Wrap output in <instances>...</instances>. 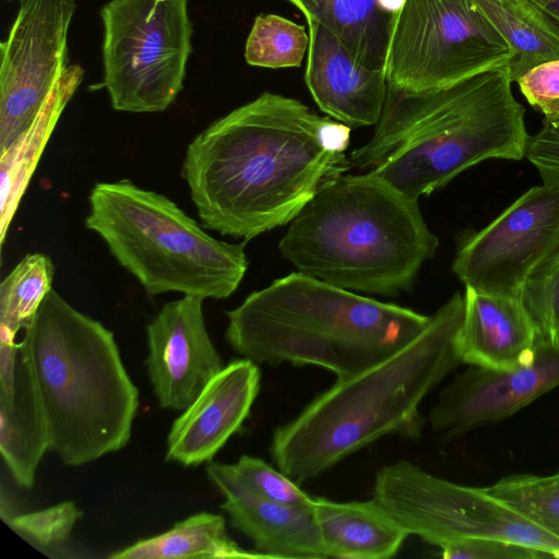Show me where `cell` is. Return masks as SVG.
Wrapping results in <instances>:
<instances>
[{
  "mask_svg": "<svg viewBox=\"0 0 559 559\" xmlns=\"http://www.w3.org/2000/svg\"><path fill=\"white\" fill-rule=\"evenodd\" d=\"M350 127L264 92L199 133L181 175L201 224L250 240L290 223L350 167Z\"/></svg>",
  "mask_w": 559,
  "mask_h": 559,
  "instance_id": "obj_1",
  "label": "cell"
},
{
  "mask_svg": "<svg viewBox=\"0 0 559 559\" xmlns=\"http://www.w3.org/2000/svg\"><path fill=\"white\" fill-rule=\"evenodd\" d=\"M512 83L506 64L432 90L389 85L373 135L350 153L352 166L418 201L485 160H521L531 135Z\"/></svg>",
  "mask_w": 559,
  "mask_h": 559,
  "instance_id": "obj_2",
  "label": "cell"
},
{
  "mask_svg": "<svg viewBox=\"0 0 559 559\" xmlns=\"http://www.w3.org/2000/svg\"><path fill=\"white\" fill-rule=\"evenodd\" d=\"M464 294L455 292L407 344L340 378L294 419L275 428L270 453L297 484L313 479L376 440L421 437L424 399L460 364Z\"/></svg>",
  "mask_w": 559,
  "mask_h": 559,
  "instance_id": "obj_3",
  "label": "cell"
},
{
  "mask_svg": "<svg viewBox=\"0 0 559 559\" xmlns=\"http://www.w3.org/2000/svg\"><path fill=\"white\" fill-rule=\"evenodd\" d=\"M225 338L238 355L277 367L317 366L337 379L386 358L430 316L293 272L226 312Z\"/></svg>",
  "mask_w": 559,
  "mask_h": 559,
  "instance_id": "obj_4",
  "label": "cell"
},
{
  "mask_svg": "<svg viewBox=\"0 0 559 559\" xmlns=\"http://www.w3.org/2000/svg\"><path fill=\"white\" fill-rule=\"evenodd\" d=\"M438 245L417 200L365 173L322 186L290 222L278 249L305 275L394 297L409 289Z\"/></svg>",
  "mask_w": 559,
  "mask_h": 559,
  "instance_id": "obj_5",
  "label": "cell"
},
{
  "mask_svg": "<svg viewBox=\"0 0 559 559\" xmlns=\"http://www.w3.org/2000/svg\"><path fill=\"white\" fill-rule=\"evenodd\" d=\"M20 342L45 413L50 450L82 466L123 449L139 409V390L114 333L53 288Z\"/></svg>",
  "mask_w": 559,
  "mask_h": 559,
  "instance_id": "obj_6",
  "label": "cell"
},
{
  "mask_svg": "<svg viewBox=\"0 0 559 559\" xmlns=\"http://www.w3.org/2000/svg\"><path fill=\"white\" fill-rule=\"evenodd\" d=\"M88 202L86 227L148 295L224 299L247 272L243 243L212 237L166 195L121 180L97 182Z\"/></svg>",
  "mask_w": 559,
  "mask_h": 559,
  "instance_id": "obj_7",
  "label": "cell"
},
{
  "mask_svg": "<svg viewBox=\"0 0 559 559\" xmlns=\"http://www.w3.org/2000/svg\"><path fill=\"white\" fill-rule=\"evenodd\" d=\"M373 498L408 535L440 549L464 540L498 539L559 558V537L487 487L456 484L408 461L378 469Z\"/></svg>",
  "mask_w": 559,
  "mask_h": 559,
  "instance_id": "obj_8",
  "label": "cell"
},
{
  "mask_svg": "<svg viewBox=\"0 0 559 559\" xmlns=\"http://www.w3.org/2000/svg\"><path fill=\"white\" fill-rule=\"evenodd\" d=\"M0 45V156L32 132L50 134L84 70L67 63L75 0H19Z\"/></svg>",
  "mask_w": 559,
  "mask_h": 559,
  "instance_id": "obj_9",
  "label": "cell"
},
{
  "mask_svg": "<svg viewBox=\"0 0 559 559\" xmlns=\"http://www.w3.org/2000/svg\"><path fill=\"white\" fill-rule=\"evenodd\" d=\"M104 86L119 111L159 112L183 87L188 0H111L100 10Z\"/></svg>",
  "mask_w": 559,
  "mask_h": 559,
  "instance_id": "obj_10",
  "label": "cell"
},
{
  "mask_svg": "<svg viewBox=\"0 0 559 559\" xmlns=\"http://www.w3.org/2000/svg\"><path fill=\"white\" fill-rule=\"evenodd\" d=\"M512 56L507 39L472 0H405L385 75L391 86L426 91L508 66Z\"/></svg>",
  "mask_w": 559,
  "mask_h": 559,
  "instance_id": "obj_11",
  "label": "cell"
},
{
  "mask_svg": "<svg viewBox=\"0 0 559 559\" xmlns=\"http://www.w3.org/2000/svg\"><path fill=\"white\" fill-rule=\"evenodd\" d=\"M559 253V190L522 193L459 247L452 271L477 290L520 297L531 276Z\"/></svg>",
  "mask_w": 559,
  "mask_h": 559,
  "instance_id": "obj_12",
  "label": "cell"
},
{
  "mask_svg": "<svg viewBox=\"0 0 559 559\" xmlns=\"http://www.w3.org/2000/svg\"><path fill=\"white\" fill-rule=\"evenodd\" d=\"M559 386V346L538 338L532 361L514 369L469 366L442 389L428 415L445 439L502 421Z\"/></svg>",
  "mask_w": 559,
  "mask_h": 559,
  "instance_id": "obj_13",
  "label": "cell"
},
{
  "mask_svg": "<svg viewBox=\"0 0 559 559\" xmlns=\"http://www.w3.org/2000/svg\"><path fill=\"white\" fill-rule=\"evenodd\" d=\"M203 300L169 301L145 328V367L162 408L183 412L224 368L205 326Z\"/></svg>",
  "mask_w": 559,
  "mask_h": 559,
  "instance_id": "obj_14",
  "label": "cell"
},
{
  "mask_svg": "<svg viewBox=\"0 0 559 559\" xmlns=\"http://www.w3.org/2000/svg\"><path fill=\"white\" fill-rule=\"evenodd\" d=\"M260 380V369L251 359L224 366L171 424L166 459L187 467L212 461L249 416Z\"/></svg>",
  "mask_w": 559,
  "mask_h": 559,
  "instance_id": "obj_15",
  "label": "cell"
},
{
  "mask_svg": "<svg viewBox=\"0 0 559 559\" xmlns=\"http://www.w3.org/2000/svg\"><path fill=\"white\" fill-rule=\"evenodd\" d=\"M305 19L309 34L305 81L313 100L348 127L376 126L388 94L385 72L365 68L329 29L310 16Z\"/></svg>",
  "mask_w": 559,
  "mask_h": 559,
  "instance_id": "obj_16",
  "label": "cell"
},
{
  "mask_svg": "<svg viewBox=\"0 0 559 559\" xmlns=\"http://www.w3.org/2000/svg\"><path fill=\"white\" fill-rule=\"evenodd\" d=\"M538 335L521 298L465 286L464 314L457 337L463 364L514 369L534 358Z\"/></svg>",
  "mask_w": 559,
  "mask_h": 559,
  "instance_id": "obj_17",
  "label": "cell"
},
{
  "mask_svg": "<svg viewBox=\"0 0 559 559\" xmlns=\"http://www.w3.org/2000/svg\"><path fill=\"white\" fill-rule=\"evenodd\" d=\"M47 450V421L21 343L0 342V451L19 486L33 487Z\"/></svg>",
  "mask_w": 559,
  "mask_h": 559,
  "instance_id": "obj_18",
  "label": "cell"
},
{
  "mask_svg": "<svg viewBox=\"0 0 559 559\" xmlns=\"http://www.w3.org/2000/svg\"><path fill=\"white\" fill-rule=\"evenodd\" d=\"M221 504L231 526L247 536L264 558H328L311 508L261 498L241 487L223 486Z\"/></svg>",
  "mask_w": 559,
  "mask_h": 559,
  "instance_id": "obj_19",
  "label": "cell"
},
{
  "mask_svg": "<svg viewBox=\"0 0 559 559\" xmlns=\"http://www.w3.org/2000/svg\"><path fill=\"white\" fill-rule=\"evenodd\" d=\"M313 513L328 558L388 559L408 536L374 498L335 502L317 497Z\"/></svg>",
  "mask_w": 559,
  "mask_h": 559,
  "instance_id": "obj_20",
  "label": "cell"
},
{
  "mask_svg": "<svg viewBox=\"0 0 559 559\" xmlns=\"http://www.w3.org/2000/svg\"><path fill=\"white\" fill-rule=\"evenodd\" d=\"M329 29L356 61L385 72L397 17L405 0H286Z\"/></svg>",
  "mask_w": 559,
  "mask_h": 559,
  "instance_id": "obj_21",
  "label": "cell"
},
{
  "mask_svg": "<svg viewBox=\"0 0 559 559\" xmlns=\"http://www.w3.org/2000/svg\"><path fill=\"white\" fill-rule=\"evenodd\" d=\"M509 43L516 82L532 68L559 59V24L536 0H472Z\"/></svg>",
  "mask_w": 559,
  "mask_h": 559,
  "instance_id": "obj_22",
  "label": "cell"
},
{
  "mask_svg": "<svg viewBox=\"0 0 559 559\" xmlns=\"http://www.w3.org/2000/svg\"><path fill=\"white\" fill-rule=\"evenodd\" d=\"M110 559H257L255 550L240 547L228 534L225 518L199 512L168 531L117 550Z\"/></svg>",
  "mask_w": 559,
  "mask_h": 559,
  "instance_id": "obj_23",
  "label": "cell"
},
{
  "mask_svg": "<svg viewBox=\"0 0 559 559\" xmlns=\"http://www.w3.org/2000/svg\"><path fill=\"white\" fill-rule=\"evenodd\" d=\"M55 267L44 253L25 255L0 284V342L14 343L52 289Z\"/></svg>",
  "mask_w": 559,
  "mask_h": 559,
  "instance_id": "obj_24",
  "label": "cell"
},
{
  "mask_svg": "<svg viewBox=\"0 0 559 559\" xmlns=\"http://www.w3.org/2000/svg\"><path fill=\"white\" fill-rule=\"evenodd\" d=\"M209 479L218 489L241 487L261 498L297 508H311L313 498L305 493L290 477L265 461L241 455L236 463L210 461L205 467Z\"/></svg>",
  "mask_w": 559,
  "mask_h": 559,
  "instance_id": "obj_25",
  "label": "cell"
},
{
  "mask_svg": "<svg viewBox=\"0 0 559 559\" xmlns=\"http://www.w3.org/2000/svg\"><path fill=\"white\" fill-rule=\"evenodd\" d=\"M308 47L305 26L277 14H260L248 35L245 59L260 68H298Z\"/></svg>",
  "mask_w": 559,
  "mask_h": 559,
  "instance_id": "obj_26",
  "label": "cell"
},
{
  "mask_svg": "<svg viewBox=\"0 0 559 559\" xmlns=\"http://www.w3.org/2000/svg\"><path fill=\"white\" fill-rule=\"evenodd\" d=\"M487 488L559 537V468L548 475L510 474Z\"/></svg>",
  "mask_w": 559,
  "mask_h": 559,
  "instance_id": "obj_27",
  "label": "cell"
},
{
  "mask_svg": "<svg viewBox=\"0 0 559 559\" xmlns=\"http://www.w3.org/2000/svg\"><path fill=\"white\" fill-rule=\"evenodd\" d=\"M520 298L538 338L559 346V253L531 276Z\"/></svg>",
  "mask_w": 559,
  "mask_h": 559,
  "instance_id": "obj_28",
  "label": "cell"
},
{
  "mask_svg": "<svg viewBox=\"0 0 559 559\" xmlns=\"http://www.w3.org/2000/svg\"><path fill=\"white\" fill-rule=\"evenodd\" d=\"M83 512L73 501H63L46 509L16 514L5 523L19 536L41 551L67 544Z\"/></svg>",
  "mask_w": 559,
  "mask_h": 559,
  "instance_id": "obj_29",
  "label": "cell"
},
{
  "mask_svg": "<svg viewBox=\"0 0 559 559\" xmlns=\"http://www.w3.org/2000/svg\"><path fill=\"white\" fill-rule=\"evenodd\" d=\"M515 83L527 103L543 114L544 121L559 119V59L532 68Z\"/></svg>",
  "mask_w": 559,
  "mask_h": 559,
  "instance_id": "obj_30",
  "label": "cell"
},
{
  "mask_svg": "<svg viewBox=\"0 0 559 559\" xmlns=\"http://www.w3.org/2000/svg\"><path fill=\"white\" fill-rule=\"evenodd\" d=\"M445 559H540L547 555L515 543L498 539H471L441 549Z\"/></svg>",
  "mask_w": 559,
  "mask_h": 559,
  "instance_id": "obj_31",
  "label": "cell"
},
{
  "mask_svg": "<svg viewBox=\"0 0 559 559\" xmlns=\"http://www.w3.org/2000/svg\"><path fill=\"white\" fill-rule=\"evenodd\" d=\"M525 157L538 171L543 185L559 190V128L543 121L530 138Z\"/></svg>",
  "mask_w": 559,
  "mask_h": 559,
  "instance_id": "obj_32",
  "label": "cell"
},
{
  "mask_svg": "<svg viewBox=\"0 0 559 559\" xmlns=\"http://www.w3.org/2000/svg\"><path fill=\"white\" fill-rule=\"evenodd\" d=\"M559 24V0H536Z\"/></svg>",
  "mask_w": 559,
  "mask_h": 559,
  "instance_id": "obj_33",
  "label": "cell"
},
{
  "mask_svg": "<svg viewBox=\"0 0 559 559\" xmlns=\"http://www.w3.org/2000/svg\"><path fill=\"white\" fill-rule=\"evenodd\" d=\"M543 121H544V120H543ZM549 123H552V124H555L556 127H558V128H559V119H558V120H556V121H554V122H549Z\"/></svg>",
  "mask_w": 559,
  "mask_h": 559,
  "instance_id": "obj_34",
  "label": "cell"
}]
</instances>
